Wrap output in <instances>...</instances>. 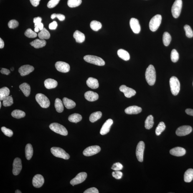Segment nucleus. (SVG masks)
<instances>
[{
	"label": "nucleus",
	"mask_w": 193,
	"mask_h": 193,
	"mask_svg": "<svg viewBox=\"0 0 193 193\" xmlns=\"http://www.w3.org/2000/svg\"><path fill=\"white\" fill-rule=\"evenodd\" d=\"M145 78L148 85H153L155 83L156 72L155 69L152 65H150L145 72Z\"/></svg>",
	"instance_id": "f257e3e1"
},
{
	"label": "nucleus",
	"mask_w": 193,
	"mask_h": 193,
	"mask_svg": "<svg viewBox=\"0 0 193 193\" xmlns=\"http://www.w3.org/2000/svg\"><path fill=\"white\" fill-rule=\"evenodd\" d=\"M169 85L172 95H176L179 94L180 88V84L177 77H171L169 80Z\"/></svg>",
	"instance_id": "f03ea898"
},
{
	"label": "nucleus",
	"mask_w": 193,
	"mask_h": 193,
	"mask_svg": "<svg viewBox=\"0 0 193 193\" xmlns=\"http://www.w3.org/2000/svg\"><path fill=\"white\" fill-rule=\"evenodd\" d=\"M83 58L85 61L95 65L103 66L105 64V61L103 59L96 56L86 55Z\"/></svg>",
	"instance_id": "7ed1b4c3"
},
{
	"label": "nucleus",
	"mask_w": 193,
	"mask_h": 193,
	"mask_svg": "<svg viewBox=\"0 0 193 193\" xmlns=\"http://www.w3.org/2000/svg\"><path fill=\"white\" fill-rule=\"evenodd\" d=\"M49 128L52 131L63 136H67L68 134V132L65 127L58 123H51L49 125Z\"/></svg>",
	"instance_id": "20e7f679"
},
{
	"label": "nucleus",
	"mask_w": 193,
	"mask_h": 193,
	"mask_svg": "<svg viewBox=\"0 0 193 193\" xmlns=\"http://www.w3.org/2000/svg\"><path fill=\"white\" fill-rule=\"evenodd\" d=\"M162 19V16L160 14L156 15L153 16L150 20L149 23L150 30L152 32H155L157 30L160 25Z\"/></svg>",
	"instance_id": "39448f33"
},
{
	"label": "nucleus",
	"mask_w": 193,
	"mask_h": 193,
	"mask_svg": "<svg viewBox=\"0 0 193 193\" xmlns=\"http://www.w3.org/2000/svg\"><path fill=\"white\" fill-rule=\"evenodd\" d=\"M51 152L54 156L56 157L63 158L64 160H68L70 158V156L62 148L53 147L51 149Z\"/></svg>",
	"instance_id": "423d86ee"
},
{
	"label": "nucleus",
	"mask_w": 193,
	"mask_h": 193,
	"mask_svg": "<svg viewBox=\"0 0 193 193\" xmlns=\"http://www.w3.org/2000/svg\"><path fill=\"white\" fill-rule=\"evenodd\" d=\"M182 6V0H176L172 7L171 12L173 17L177 19L181 14Z\"/></svg>",
	"instance_id": "0eeeda50"
},
{
	"label": "nucleus",
	"mask_w": 193,
	"mask_h": 193,
	"mask_svg": "<svg viewBox=\"0 0 193 193\" xmlns=\"http://www.w3.org/2000/svg\"><path fill=\"white\" fill-rule=\"evenodd\" d=\"M36 101L43 108H48L50 105L49 99L45 95L42 93H38L36 96Z\"/></svg>",
	"instance_id": "6e6552de"
},
{
	"label": "nucleus",
	"mask_w": 193,
	"mask_h": 193,
	"mask_svg": "<svg viewBox=\"0 0 193 193\" xmlns=\"http://www.w3.org/2000/svg\"><path fill=\"white\" fill-rule=\"evenodd\" d=\"M145 148V143L142 141L140 142L137 145L136 150V156L137 159L140 162H142L143 154Z\"/></svg>",
	"instance_id": "1a4fd4ad"
},
{
	"label": "nucleus",
	"mask_w": 193,
	"mask_h": 193,
	"mask_svg": "<svg viewBox=\"0 0 193 193\" xmlns=\"http://www.w3.org/2000/svg\"><path fill=\"white\" fill-rule=\"evenodd\" d=\"M101 148L99 146L95 145L88 147L83 152V154L85 156H90L97 154L100 151Z\"/></svg>",
	"instance_id": "9d476101"
},
{
	"label": "nucleus",
	"mask_w": 193,
	"mask_h": 193,
	"mask_svg": "<svg viewBox=\"0 0 193 193\" xmlns=\"http://www.w3.org/2000/svg\"><path fill=\"white\" fill-rule=\"evenodd\" d=\"M87 177V174L85 172L79 173L76 176L71 180L70 184L73 186L77 185L84 182Z\"/></svg>",
	"instance_id": "9b49d317"
},
{
	"label": "nucleus",
	"mask_w": 193,
	"mask_h": 193,
	"mask_svg": "<svg viewBox=\"0 0 193 193\" xmlns=\"http://www.w3.org/2000/svg\"><path fill=\"white\" fill-rule=\"evenodd\" d=\"M13 166V174L15 176L17 175L20 174L22 169V164L20 158H16L14 160Z\"/></svg>",
	"instance_id": "f8f14e48"
},
{
	"label": "nucleus",
	"mask_w": 193,
	"mask_h": 193,
	"mask_svg": "<svg viewBox=\"0 0 193 193\" xmlns=\"http://www.w3.org/2000/svg\"><path fill=\"white\" fill-rule=\"evenodd\" d=\"M192 130V128L190 126H183L177 129L176 132V134L179 136H186L190 133Z\"/></svg>",
	"instance_id": "ddd939ff"
},
{
	"label": "nucleus",
	"mask_w": 193,
	"mask_h": 193,
	"mask_svg": "<svg viewBox=\"0 0 193 193\" xmlns=\"http://www.w3.org/2000/svg\"><path fill=\"white\" fill-rule=\"evenodd\" d=\"M55 67L58 71L62 73L68 72L70 69V66L68 63L62 61L56 63Z\"/></svg>",
	"instance_id": "4468645a"
},
{
	"label": "nucleus",
	"mask_w": 193,
	"mask_h": 193,
	"mask_svg": "<svg viewBox=\"0 0 193 193\" xmlns=\"http://www.w3.org/2000/svg\"><path fill=\"white\" fill-rule=\"evenodd\" d=\"M120 91L123 92L125 96L127 98H131L136 95V92L133 89L127 87L126 85H123L120 87Z\"/></svg>",
	"instance_id": "2eb2a0df"
},
{
	"label": "nucleus",
	"mask_w": 193,
	"mask_h": 193,
	"mask_svg": "<svg viewBox=\"0 0 193 193\" xmlns=\"http://www.w3.org/2000/svg\"><path fill=\"white\" fill-rule=\"evenodd\" d=\"M130 24L133 32L135 34L139 33L141 31V27L138 20L135 18H132L130 19Z\"/></svg>",
	"instance_id": "dca6fc26"
},
{
	"label": "nucleus",
	"mask_w": 193,
	"mask_h": 193,
	"mask_svg": "<svg viewBox=\"0 0 193 193\" xmlns=\"http://www.w3.org/2000/svg\"><path fill=\"white\" fill-rule=\"evenodd\" d=\"M44 182L43 177L42 175L37 174L33 178L32 184L33 186L36 188H40L43 186Z\"/></svg>",
	"instance_id": "f3484780"
},
{
	"label": "nucleus",
	"mask_w": 193,
	"mask_h": 193,
	"mask_svg": "<svg viewBox=\"0 0 193 193\" xmlns=\"http://www.w3.org/2000/svg\"><path fill=\"white\" fill-rule=\"evenodd\" d=\"M113 123V121L111 119H109L104 123L100 130V134L102 135H105L110 131V127Z\"/></svg>",
	"instance_id": "a211bd4d"
},
{
	"label": "nucleus",
	"mask_w": 193,
	"mask_h": 193,
	"mask_svg": "<svg viewBox=\"0 0 193 193\" xmlns=\"http://www.w3.org/2000/svg\"><path fill=\"white\" fill-rule=\"evenodd\" d=\"M34 70V68L29 65H25L19 68V71L21 76L29 75Z\"/></svg>",
	"instance_id": "6ab92c4d"
},
{
	"label": "nucleus",
	"mask_w": 193,
	"mask_h": 193,
	"mask_svg": "<svg viewBox=\"0 0 193 193\" xmlns=\"http://www.w3.org/2000/svg\"><path fill=\"white\" fill-rule=\"evenodd\" d=\"M169 152L173 156L180 157L184 156L186 154V151L184 148L178 147L171 149Z\"/></svg>",
	"instance_id": "aec40b11"
},
{
	"label": "nucleus",
	"mask_w": 193,
	"mask_h": 193,
	"mask_svg": "<svg viewBox=\"0 0 193 193\" xmlns=\"http://www.w3.org/2000/svg\"><path fill=\"white\" fill-rule=\"evenodd\" d=\"M142 110V109L141 107L136 105H133L126 108L125 110V112L127 114L135 115L141 113Z\"/></svg>",
	"instance_id": "412c9836"
},
{
	"label": "nucleus",
	"mask_w": 193,
	"mask_h": 193,
	"mask_svg": "<svg viewBox=\"0 0 193 193\" xmlns=\"http://www.w3.org/2000/svg\"><path fill=\"white\" fill-rule=\"evenodd\" d=\"M85 97L86 99L88 101L93 102L98 99L99 95L98 94L95 92L88 91L85 93Z\"/></svg>",
	"instance_id": "4be33fe9"
},
{
	"label": "nucleus",
	"mask_w": 193,
	"mask_h": 193,
	"mask_svg": "<svg viewBox=\"0 0 193 193\" xmlns=\"http://www.w3.org/2000/svg\"><path fill=\"white\" fill-rule=\"evenodd\" d=\"M46 42L44 39H36L30 43L31 46L36 48H39L46 45Z\"/></svg>",
	"instance_id": "5701e85b"
},
{
	"label": "nucleus",
	"mask_w": 193,
	"mask_h": 193,
	"mask_svg": "<svg viewBox=\"0 0 193 193\" xmlns=\"http://www.w3.org/2000/svg\"><path fill=\"white\" fill-rule=\"evenodd\" d=\"M44 86L46 88L51 89L55 88L58 85L57 82L53 79L48 78L44 81Z\"/></svg>",
	"instance_id": "b1692460"
},
{
	"label": "nucleus",
	"mask_w": 193,
	"mask_h": 193,
	"mask_svg": "<svg viewBox=\"0 0 193 193\" xmlns=\"http://www.w3.org/2000/svg\"><path fill=\"white\" fill-rule=\"evenodd\" d=\"M86 83L88 87L93 89L98 88L99 85L98 80L92 77L89 78L87 80Z\"/></svg>",
	"instance_id": "393cba45"
},
{
	"label": "nucleus",
	"mask_w": 193,
	"mask_h": 193,
	"mask_svg": "<svg viewBox=\"0 0 193 193\" xmlns=\"http://www.w3.org/2000/svg\"><path fill=\"white\" fill-rule=\"evenodd\" d=\"M73 37L76 42L78 43H83L85 40V34L78 30L76 31L74 33Z\"/></svg>",
	"instance_id": "a878e982"
},
{
	"label": "nucleus",
	"mask_w": 193,
	"mask_h": 193,
	"mask_svg": "<svg viewBox=\"0 0 193 193\" xmlns=\"http://www.w3.org/2000/svg\"><path fill=\"white\" fill-rule=\"evenodd\" d=\"M19 88L26 97L29 96L31 93V87L28 84L23 83L20 85Z\"/></svg>",
	"instance_id": "bb28decb"
},
{
	"label": "nucleus",
	"mask_w": 193,
	"mask_h": 193,
	"mask_svg": "<svg viewBox=\"0 0 193 193\" xmlns=\"http://www.w3.org/2000/svg\"><path fill=\"white\" fill-rule=\"evenodd\" d=\"M63 102L64 106L68 109H71L75 108L76 105V103L75 102L66 97H64L63 98Z\"/></svg>",
	"instance_id": "cd10ccee"
},
{
	"label": "nucleus",
	"mask_w": 193,
	"mask_h": 193,
	"mask_svg": "<svg viewBox=\"0 0 193 193\" xmlns=\"http://www.w3.org/2000/svg\"><path fill=\"white\" fill-rule=\"evenodd\" d=\"M33 153V150L31 144L28 143L26 145L25 148L26 157L28 160H31Z\"/></svg>",
	"instance_id": "c85d7f7f"
},
{
	"label": "nucleus",
	"mask_w": 193,
	"mask_h": 193,
	"mask_svg": "<svg viewBox=\"0 0 193 193\" xmlns=\"http://www.w3.org/2000/svg\"><path fill=\"white\" fill-rule=\"evenodd\" d=\"M193 179V169H189L187 170L184 173V181L186 182H191Z\"/></svg>",
	"instance_id": "c756f323"
},
{
	"label": "nucleus",
	"mask_w": 193,
	"mask_h": 193,
	"mask_svg": "<svg viewBox=\"0 0 193 193\" xmlns=\"http://www.w3.org/2000/svg\"><path fill=\"white\" fill-rule=\"evenodd\" d=\"M118 57L123 60L127 61L130 59V55L128 53L123 49H120L118 51Z\"/></svg>",
	"instance_id": "7c9ffc66"
},
{
	"label": "nucleus",
	"mask_w": 193,
	"mask_h": 193,
	"mask_svg": "<svg viewBox=\"0 0 193 193\" xmlns=\"http://www.w3.org/2000/svg\"><path fill=\"white\" fill-rule=\"evenodd\" d=\"M82 115L78 113H74L68 117L69 121L71 122L77 123L82 120Z\"/></svg>",
	"instance_id": "2f4dec72"
},
{
	"label": "nucleus",
	"mask_w": 193,
	"mask_h": 193,
	"mask_svg": "<svg viewBox=\"0 0 193 193\" xmlns=\"http://www.w3.org/2000/svg\"><path fill=\"white\" fill-rule=\"evenodd\" d=\"M55 107L56 111L58 113H61L64 110L63 102L60 99H56L55 101Z\"/></svg>",
	"instance_id": "473e14b6"
},
{
	"label": "nucleus",
	"mask_w": 193,
	"mask_h": 193,
	"mask_svg": "<svg viewBox=\"0 0 193 193\" xmlns=\"http://www.w3.org/2000/svg\"><path fill=\"white\" fill-rule=\"evenodd\" d=\"M154 123L153 116L151 115H149L145 120V127L146 129L150 130L152 127Z\"/></svg>",
	"instance_id": "72a5a7b5"
},
{
	"label": "nucleus",
	"mask_w": 193,
	"mask_h": 193,
	"mask_svg": "<svg viewBox=\"0 0 193 193\" xmlns=\"http://www.w3.org/2000/svg\"><path fill=\"white\" fill-rule=\"evenodd\" d=\"M10 91L6 87H4L0 89V100H3L6 97L9 96Z\"/></svg>",
	"instance_id": "f704fd0d"
},
{
	"label": "nucleus",
	"mask_w": 193,
	"mask_h": 193,
	"mask_svg": "<svg viewBox=\"0 0 193 193\" xmlns=\"http://www.w3.org/2000/svg\"><path fill=\"white\" fill-rule=\"evenodd\" d=\"M38 37L41 39H48L50 37V34L49 31L45 28H44L38 34Z\"/></svg>",
	"instance_id": "c9c22d12"
},
{
	"label": "nucleus",
	"mask_w": 193,
	"mask_h": 193,
	"mask_svg": "<svg viewBox=\"0 0 193 193\" xmlns=\"http://www.w3.org/2000/svg\"><path fill=\"white\" fill-rule=\"evenodd\" d=\"M11 115L13 118L20 119L24 118L25 116L26 113L22 110H16L11 113Z\"/></svg>",
	"instance_id": "e433bc0d"
},
{
	"label": "nucleus",
	"mask_w": 193,
	"mask_h": 193,
	"mask_svg": "<svg viewBox=\"0 0 193 193\" xmlns=\"http://www.w3.org/2000/svg\"><path fill=\"white\" fill-rule=\"evenodd\" d=\"M102 113L101 112H95L91 114L90 117V121L92 123L95 122L101 118Z\"/></svg>",
	"instance_id": "4c0bfd02"
},
{
	"label": "nucleus",
	"mask_w": 193,
	"mask_h": 193,
	"mask_svg": "<svg viewBox=\"0 0 193 193\" xmlns=\"http://www.w3.org/2000/svg\"><path fill=\"white\" fill-rule=\"evenodd\" d=\"M90 27L94 31H97L101 28L102 25L99 21H93L90 23Z\"/></svg>",
	"instance_id": "58836bf2"
},
{
	"label": "nucleus",
	"mask_w": 193,
	"mask_h": 193,
	"mask_svg": "<svg viewBox=\"0 0 193 193\" xmlns=\"http://www.w3.org/2000/svg\"><path fill=\"white\" fill-rule=\"evenodd\" d=\"M171 41V37L170 34L167 32H165L163 36V42L166 46H169Z\"/></svg>",
	"instance_id": "ea45409f"
},
{
	"label": "nucleus",
	"mask_w": 193,
	"mask_h": 193,
	"mask_svg": "<svg viewBox=\"0 0 193 193\" xmlns=\"http://www.w3.org/2000/svg\"><path fill=\"white\" fill-rule=\"evenodd\" d=\"M166 126L164 122H160L158 125L156 129L155 132L156 135L159 136L165 129Z\"/></svg>",
	"instance_id": "a19ab883"
},
{
	"label": "nucleus",
	"mask_w": 193,
	"mask_h": 193,
	"mask_svg": "<svg viewBox=\"0 0 193 193\" xmlns=\"http://www.w3.org/2000/svg\"><path fill=\"white\" fill-rule=\"evenodd\" d=\"M82 2V0H68L67 4L70 7L75 8L80 5Z\"/></svg>",
	"instance_id": "79ce46f5"
},
{
	"label": "nucleus",
	"mask_w": 193,
	"mask_h": 193,
	"mask_svg": "<svg viewBox=\"0 0 193 193\" xmlns=\"http://www.w3.org/2000/svg\"><path fill=\"white\" fill-rule=\"evenodd\" d=\"M3 101V105L4 107L10 106L14 103V100L11 95L6 97Z\"/></svg>",
	"instance_id": "37998d69"
},
{
	"label": "nucleus",
	"mask_w": 193,
	"mask_h": 193,
	"mask_svg": "<svg viewBox=\"0 0 193 193\" xmlns=\"http://www.w3.org/2000/svg\"><path fill=\"white\" fill-rule=\"evenodd\" d=\"M171 58L172 61L176 63L178 61L179 58V54L176 49H173L171 51Z\"/></svg>",
	"instance_id": "c03bdc74"
},
{
	"label": "nucleus",
	"mask_w": 193,
	"mask_h": 193,
	"mask_svg": "<svg viewBox=\"0 0 193 193\" xmlns=\"http://www.w3.org/2000/svg\"><path fill=\"white\" fill-rule=\"evenodd\" d=\"M186 35L188 38H191L193 37V32L191 27L188 25H186L184 27Z\"/></svg>",
	"instance_id": "a18cd8bd"
},
{
	"label": "nucleus",
	"mask_w": 193,
	"mask_h": 193,
	"mask_svg": "<svg viewBox=\"0 0 193 193\" xmlns=\"http://www.w3.org/2000/svg\"><path fill=\"white\" fill-rule=\"evenodd\" d=\"M25 35L29 38H34L37 37V34L30 28L28 29L24 33Z\"/></svg>",
	"instance_id": "49530a36"
},
{
	"label": "nucleus",
	"mask_w": 193,
	"mask_h": 193,
	"mask_svg": "<svg viewBox=\"0 0 193 193\" xmlns=\"http://www.w3.org/2000/svg\"><path fill=\"white\" fill-rule=\"evenodd\" d=\"M1 130L4 133V134L7 136L11 137L12 136L13 134H14V133H13L12 130L6 128L5 127H2L1 128Z\"/></svg>",
	"instance_id": "de8ad7c7"
},
{
	"label": "nucleus",
	"mask_w": 193,
	"mask_h": 193,
	"mask_svg": "<svg viewBox=\"0 0 193 193\" xmlns=\"http://www.w3.org/2000/svg\"><path fill=\"white\" fill-rule=\"evenodd\" d=\"M19 26V23L16 20H11L8 23V27L11 29H14Z\"/></svg>",
	"instance_id": "09e8293b"
},
{
	"label": "nucleus",
	"mask_w": 193,
	"mask_h": 193,
	"mask_svg": "<svg viewBox=\"0 0 193 193\" xmlns=\"http://www.w3.org/2000/svg\"><path fill=\"white\" fill-rule=\"evenodd\" d=\"M60 0H50L48 3L47 7L49 8H52L55 7L58 4Z\"/></svg>",
	"instance_id": "8fccbe9b"
},
{
	"label": "nucleus",
	"mask_w": 193,
	"mask_h": 193,
	"mask_svg": "<svg viewBox=\"0 0 193 193\" xmlns=\"http://www.w3.org/2000/svg\"><path fill=\"white\" fill-rule=\"evenodd\" d=\"M123 166L121 163H115L111 167V169L114 171H120L122 169Z\"/></svg>",
	"instance_id": "3c124183"
},
{
	"label": "nucleus",
	"mask_w": 193,
	"mask_h": 193,
	"mask_svg": "<svg viewBox=\"0 0 193 193\" xmlns=\"http://www.w3.org/2000/svg\"><path fill=\"white\" fill-rule=\"evenodd\" d=\"M113 177L117 179H121L123 176L122 173L120 171H115L112 173Z\"/></svg>",
	"instance_id": "603ef678"
},
{
	"label": "nucleus",
	"mask_w": 193,
	"mask_h": 193,
	"mask_svg": "<svg viewBox=\"0 0 193 193\" xmlns=\"http://www.w3.org/2000/svg\"><path fill=\"white\" fill-rule=\"evenodd\" d=\"M99 191L97 188L95 187H92L86 190L84 193H98Z\"/></svg>",
	"instance_id": "864d4df0"
},
{
	"label": "nucleus",
	"mask_w": 193,
	"mask_h": 193,
	"mask_svg": "<svg viewBox=\"0 0 193 193\" xmlns=\"http://www.w3.org/2000/svg\"><path fill=\"white\" fill-rule=\"evenodd\" d=\"M58 24L56 21H54L49 24V29L51 30H55L57 28Z\"/></svg>",
	"instance_id": "5fc2aeb1"
},
{
	"label": "nucleus",
	"mask_w": 193,
	"mask_h": 193,
	"mask_svg": "<svg viewBox=\"0 0 193 193\" xmlns=\"http://www.w3.org/2000/svg\"><path fill=\"white\" fill-rule=\"evenodd\" d=\"M55 17L57 18L59 21H63L65 19V16H64V15L61 14H56Z\"/></svg>",
	"instance_id": "6e6d98bb"
},
{
	"label": "nucleus",
	"mask_w": 193,
	"mask_h": 193,
	"mask_svg": "<svg viewBox=\"0 0 193 193\" xmlns=\"http://www.w3.org/2000/svg\"><path fill=\"white\" fill-rule=\"evenodd\" d=\"M40 1L41 0H30L31 4L33 6H35V7L39 5V1Z\"/></svg>",
	"instance_id": "4d7b16f0"
},
{
	"label": "nucleus",
	"mask_w": 193,
	"mask_h": 193,
	"mask_svg": "<svg viewBox=\"0 0 193 193\" xmlns=\"http://www.w3.org/2000/svg\"><path fill=\"white\" fill-rule=\"evenodd\" d=\"M1 74H4L6 75H9L10 73V71L7 69L2 68L1 70Z\"/></svg>",
	"instance_id": "13d9d810"
},
{
	"label": "nucleus",
	"mask_w": 193,
	"mask_h": 193,
	"mask_svg": "<svg viewBox=\"0 0 193 193\" xmlns=\"http://www.w3.org/2000/svg\"><path fill=\"white\" fill-rule=\"evenodd\" d=\"M34 26H35V27H37L38 28L39 31H42V30L44 28L43 24L42 22L35 24H34Z\"/></svg>",
	"instance_id": "bf43d9fd"
},
{
	"label": "nucleus",
	"mask_w": 193,
	"mask_h": 193,
	"mask_svg": "<svg viewBox=\"0 0 193 193\" xmlns=\"http://www.w3.org/2000/svg\"><path fill=\"white\" fill-rule=\"evenodd\" d=\"M42 19L40 17H38L34 18L33 19V22L34 24H38V23L41 22Z\"/></svg>",
	"instance_id": "052dcab7"
},
{
	"label": "nucleus",
	"mask_w": 193,
	"mask_h": 193,
	"mask_svg": "<svg viewBox=\"0 0 193 193\" xmlns=\"http://www.w3.org/2000/svg\"><path fill=\"white\" fill-rule=\"evenodd\" d=\"M185 112L187 115L193 116V110L191 109H187L186 110Z\"/></svg>",
	"instance_id": "680f3d73"
},
{
	"label": "nucleus",
	"mask_w": 193,
	"mask_h": 193,
	"mask_svg": "<svg viewBox=\"0 0 193 193\" xmlns=\"http://www.w3.org/2000/svg\"><path fill=\"white\" fill-rule=\"evenodd\" d=\"M4 41L1 38H0V48L2 49L4 48Z\"/></svg>",
	"instance_id": "e2e57ef3"
},
{
	"label": "nucleus",
	"mask_w": 193,
	"mask_h": 193,
	"mask_svg": "<svg viewBox=\"0 0 193 193\" xmlns=\"http://www.w3.org/2000/svg\"><path fill=\"white\" fill-rule=\"evenodd\" d=\"M39 31V29L37 27H35V28H34V31H35V32H38Z\"/></svg>",
	"instance_id": "0e129e2a"
},
{
	"label": "nucleus",
	"mask_w": 193,
	"mask_h": 193,
	"mask_svg": "<svg viewBox=\"0 0 193 193\" xmlns=\"http://www.w3.org/2000/svg\"><path fill=\"white\" fill-rule=\"evenodd\" d=\"M15 193H21V191H20L19 190V189H17V190H16V191Z\"/></svg>",
	"instance_id": "69168bd1"
},
{
	"label": "nucleus",
	"mask_w": 193,
	"mask_h": 193,
	"mask_svg": "<svg viewBox=\"0 0 193 193\" xmlns=\"http://www.w3.org/2000/svg\"><path fill=\"white\" fill-rule=\"evenodd\" d=\"M1 102H0V108H1Z\"/></svg>",
	"instance_id": "338daca9"
},
{
	"label": "nucleus",
	"mask_w": 193,
	"mask_h": 193,
	"mask_svg": "<svg viewBox=\"0 0 193 193\" xmlns=\"http://www.w3.org/2000/svg\"><path fill=\"white\" fill-rule=\"evenodd\" d=\"M11 70L12 71H14V68H13L12 69V68H11Z\"/></svg>",
	"instance_id": "774afa93"
}]
</instances>
